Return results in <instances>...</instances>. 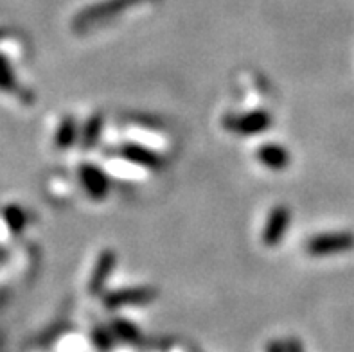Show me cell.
<instances>
[{"mask_svg":"<svg viewBox=\"0 0 354 352\" xmlns=\"http://www.w3.org/2000/svg\"><path fill=\"white\" fill-rule=\"evenodd\" d=\"M144 2H151V0H106L103 4L90 6V8L83 9V11L77 15V18L74 20V27H76V29H81V27L103 22V20L112 18L113 15L121 13L124 9L144 4Z\"/></svg>","mask_w":354,"mask_h":352,"instance_id":"6da1fadb","label":"cell"},{"mask_svg":"<svg viewBox=\"0 0 354 352\" xmlns=\"http://www.w3.org/2000/svg\"><path fill=\"white\" fill-rule=\"evenodd\" d=\"M354 248V236L349 232L322 234L308 241V254L311 255H333L340 252H349Z\"/></svg>","mask_w":354,"mask_h":352,"instance_id":"7a4b0ae2","label":"cell"},{"mask_svg":"<svg viewBox=\"0 0 354 352\" xmlns=\"http://www.w3.org/2000/svg\"><path fill=\"white\" fill-rule=\"evenodd\" d=\"M288 225H290V209L288 207H275L272 210V214L268 218V223L265 227V243L268 246L277 245L279 241L283 239L284 232H286Z\"/></svg>","mask_w":354,"mask_h":352,"instance_id":"3957f363","label":"cell"},{"mask_svg":"<svg viewBox=\"0 0 354 352\" xmlns=\"http://www.w3.org/2000/svg\"><path fill=\"white\" fill-rule=\"evenodd\" d=\"M81 180H83V185L92 198L101 200V198L106 196L108 180L103 171H99L94 165H85V167H81Z\"/></svg>","mask_w":354,"mask_h":352,"instance_id":"277c9868","label":"cell"},{"mask_svg":"<svg viewBox=\"0 0 354 352\" xmlns=\"http://www.w3.org/2000/svg\"><path fill=\"white\" fill-rule=\"evenodd\" d=\"M272 124V119L266 112H252L245 117H239L238 120H234L232 128L243 135H256L265 131L268 126Z\"/></svg>","mask_w":354,"mask_h":352,"instance_id":"5b68a950","label":"cell"},{"mask_svg":"<svg viewBox=\"0 0 354 352\" xmlns=\"http://www.w3.org/2000/svg\"><path fill=\"white\" fill-rule=\"evenodd\" d=\"M257 156L270 169H283L290 162V153L284 147L279 146V144H266V146L261 147Z\"/></svg>","mask_w":354,"mask_h":352,"instance_id":"8992f818","label":"cell"},{"mask_svg":"<svg viewBox=\"0 0 354 352\" xmlns=\"http://www.w3.org/2000/svg\"><path fill=\"white\" fill-rule=\"evenodd\" d=\"M113 266H115V254L110 252V250H106V252L101 254L97 264H95L94 273H92V281H90V290H101V286L106 282L108 275H110V272L113 270Z\"/></svg>","mask_w":354,"mask_h":352,"instance_id":"52a82bcc","label":"cell"},{"mask_svg":"<svg viewBox=\"0 0 354 352\" xmlns=\"http://www.w3.org/2000/svg\"><path fill=\"white\" fill-rule=\"evenodd\" d=\"M122 156L128 158V160L135 162V164H140L144 167H153V169L162 165L160 156L155 155L149 149H146V147L137 146V144H130V146L122 147Z\"/></svg>","mask_w":354,"mask_h":352,"instance_id":"ba28073f","label":"cell"},{"mask_svg":"<svg viewBox=\"0 0 354 352\" xmlns=\"http://www.w3.org/2000/svg\"><path fill=\"white\" fill-rule=\"evenodd\" d=\"M153 291L149 290H130V291H119L108 297V306H121L126 302H140V300H148L153 297Z\"/></svg>","mask_w":354,"mask_h":352,"instance_id":"9c48e42d","label":"cell"},{"mask_svg":"<svg viewBox=\"0 0 354 352\" xmlns=\"http://www.w3.org/2000/svg\"><path fill=\"white\" fill-rule=\"evenodd\" d=\"M101 126H103V119H101V115H95L94 119H90V122L86 124L85 137H83V144H85V147L94 146L95 140H97L99 135H101Z\"/></svg>","mask_w":354,"mask_h":352,"instance_id":"30bf717a","label":"cell"},{"mask_svg":"<svg viewBox=\"0 0 354 352\" xmlns=\"http://www.w3.org/2000/svg\"><path fill=\"white\" fill-rule=\"evenodd\" d=\"M74 137H76V124L74 120L67 119L62 124V129H59L58 135V144L59 147H68L72 142H74Z\"/></svg>","mask_w":354,"mask_h":352,"instance_id":"8fae6325","label":"cell"}]
</instances>
